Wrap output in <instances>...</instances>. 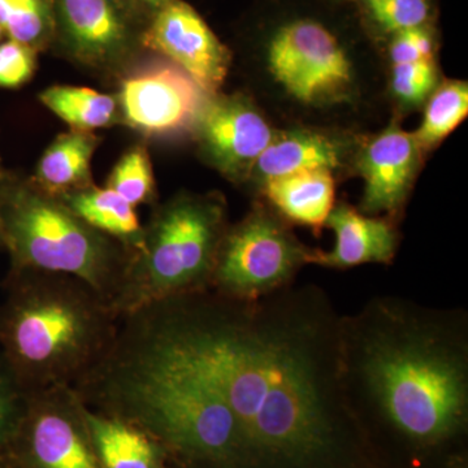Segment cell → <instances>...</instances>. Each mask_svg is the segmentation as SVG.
Returning <instances> with one entry per match:
<instances>
[{
  "label": "cell",
  "instance_id": "7402d4cb",
  "mask_svg": "<svg viewBox=\"0 0 468 468\" xmlns=\"http://www.w3.org/2000/svg\"><path fill=\"white\" fill-rule=\"evenodd\" d=\"M0 27L5 38L37 54L50 51L54 36L51 0H0Z\"/></svg>",
  "mask_w": 468,
  "mask_h": 468
},
{
  "label": "cell",
  "instance_id": "83f0119b",
  "mask_svg": "<svg viewBox=\"0 0 468 468\" xmlns=\"http://www.w3.org/2000/svg\"><path fill=\"white\" fill-rule=\"evenodd\" d=\"M26 399V390L0 354V458L16 427Z\"/></svg>",
  "mask_w": 468,
  "mask_h": 468
},
{
  "label": "cell",
  "instance_id": "44dd1931",
  "mask_svg": "<svg viewBox=\"0 0 468 468\" xmlns=\"http://www.w3.org/2000/svg\"><path fill=\"white\" fill-rule=\"evenodd\" d=\"M38 98L46 109L73 131L95 132L122 125L116 94L79 86L54 85L39 92Z\"/></svg>",
  "mask_w": 468,
  "mask_h": 468
},
{
  "label": "cell",
  "instance_id": "4316f807",
  "mask_svg": "<svg viewBox=\"0 0 468 468\" xmlns=\"http://www.w3.org/2000/svg\"><path fill=\"white\" fill-rule=\"evenodd\" d=\"M38 54L12 39L0 42V88L18 89L36 75Z\"/></svg>",
  "mask_w": 468,
  "mask_h": 468
},
{
  "label": "cell",
  "instance_id": "ffe728a7",
  "mask_svg": "<svg viewBox=\"0 0 468 468\" xmlns=\"http://www.w3.org/2000/svg\"><path fill=\"white\" fill-rule=\"evenodd\" d=\"M58 199L89 226L132 250L138 251L143 246L144 226L135 207L112 190L92 185Z\"/></svg>",
  "mask_w": 468,
  "mask_h": 468
},
{
  "label": "cell",
  "instance_id": "9a60e30c",
  "mask_svg": "<svg viewBox=\"0 0 468 468\" xmlns=\"http://www.w3.org/2000/svg\"><path fill=\"white\" fill-rule=\"evenodd\" d=\"M325 227L335 233L332 250H311L309 264L349 270L363 264L389 266L396 258L399 234L389 218L363 214L346 203L335 205Z\"/></svg>",
  "mask_w": 468,
  "mask_h": 468
},
{
  "label": "cell",
  "instance_id": "d4e9b609",
  "mask_svg": "<svg viewBox=\"0 0 468 468\" xmlns=\"http://www.w3.org/2000/svg\"><path fill=\"white\" fill-rule=\"evenodd\" d=\"M365 7L374 26L392 36L426 27L431 18L430 0H368Z\"/></svg>",
  "mask_w": 468,
  "mask_h": 468
},
{
  "label": "cell",
  "instance_id": "5b68a950",
  "mask_svg": "<svg viewBox=\"0 0 468 468\" xmlns=\"http://www.w3.org/2000/svg\"><path fill=\"white\" fill-rule=\"evenodd\" d=\"M0 233L11 271H43L82 280L112 304L135 254L41 192L27 176H0Z\"/></svg>",
  "mask_w": 468,
  "mask_h": 468
},
{
  "label": "cell",
  "instance_id": "e0dca14e",
  "mask_svg": "<svg viewBox=\"0 0 468 468\" xmlns=\"http://www.w3.org/2000/svg\"><path fill=\"white\" fill-rule=\"evenodd\" d=\"M271 207L286 223L310 228L319 234L335 206L334 172L307 169L270 178L261 185Z\"/></svg>",
  "mask_w": 468,
  "mask_h": 468
},
{
  "label": "cell",
  "instance_id": "8fae6325",
  "mask_svg": "<svg viewBox=\"0 0 468 468\" xmlns=\"http://www.w3.org/2000/svg\"><path fill=\"white\" fill-rule=\"evenodd\" d=\"M122 125L144 138H169L193 132L208 95L167 58H144L119 81Z\"/></svg>",
  "mask_w": 468,
  "mask_h": 468
},
{
  "label": "cell",
  "instance_id": "ac0fdd59",
  "mask_svg": "<svg viewBox=\"0 0 468 468\" xmlns=\"http://www.w3.org/2000/svg\"><path fill=\"white\" fill-rule=\"evenodd\" d=\"M101 143L94 132L69 129L58 134L42 154L29 180L55 198L92 186L91 160Z\"/></svg>",
  "mask_w": 468,
  "mask_h": 468
},
{
  "label": "cell",
  "instance_id": "7a4b0ae2",
  "mask_svg": "<svg viewBox=\"0 0 468 468\" xmlns=\"http://www.w3.org/2000/svg\"><path fill=\"white\" fill-rule=\"evenodd\" d=\"M345 399L388 468H468V314L396 295L340 318Z\"/></svg>",
  "mask_w": 468,
  "mask_h": 468
},
{
  "label": "cell",
  "instance_id": "8992f818",
  "mask_svg": "<svg viewBox=\"0 0 468 468\" xmlns=\"http://www.w3.org/2000/svg\"><path fill=\"white\" fill-rule=\"evenodd\" d=\"M228 227L226 199L218 193L181 192L154 206L111 309L122 318L154 302L209 291Z\"/></svg>",
  "mask_w": 468,
  "mask_h": 468
},
{
  "label": "cell",
  "instance_id": "30bf717a",
  "mask_svg": "<svg viewBox=\"0 0 468 468\" xmlns=\"http://www.w3.org/2000/svg\"><path fill=\"white\" fill-rule=\"evenodd\" d=\"M268 66L276 81L304 104L338 103L353 92L346 52L316 21L303 18L280 27L268 45Z\"/></svg>",
  "mask_w": 468,
  "mask_h": 468
},
{
  "label": "cell",
  "instance_id": "1f68e13d",
  "mask_svg": "<svg viewBox=\"0 0 468 468\" xmlns=\"http://www.w3.org/2000/svg\"><path fill=\"white\" fill-rule=\"evenodd\" d=\"M5 38V30L2 29V27H0V42L3 41V39Z\"/></svg>",
  "mask_w": 468,
  "mask_h": 468
},
{
  "label": "cell",
  "instance_id": "5bb4252c",
  "mask_svg": "<svg viewBox=\"0 0 468 468\" xmlns=\"http://www.w3.org/2000/svg\"><path fill=\"white\" fill-rule=\"evenodd\" d=\"M421 150L414 134L392 122L362 151L356 167L363 181L362 205L366 215L397 218L401 214L419 167Z\"/></svg>",
  "mask_w": 468,
  "mask_h": 468
},
{
  "label": "cell",
  "instance_id": "2e32d148",
  "mask_svg": "<svg viewBox=\"0 0 468 468\" xmlns=\"http://www.w3.org/2000/svg\"><path fill=\"white\" fill-rule=\"evenodd\" d=\"M349 149V144L343 138L318 131L297 129L275 133L255 163L250 180L261 185L270 178L307 169L334 172L344 165Z\"/></svg>",
  "mask_w": 468,
  "mask_h": 468
},
{
  "label": "cell",
  "instance_id": "4fadbf2b",
  "mask_svg": "<svg viewBox=\"0 0 468 468\" xmlns=\"http://www.w3.org/2000/svg\"><path fill=\"white\" fill-rule=\"evenodd\" d=\"M144 48L181 68L208 97L220 92L232 63L229 48L184 0H174L151 18Z\"/></svg>",
  "mask_w": 468,
  "mask_h": 468
},
{
  "label": "cell",
  "instance_id": "277c9868",
  "mask_svg": "<svg viewBox=\"0 0 468 468\" xmlns=\"http://www.w3.org/2000/svg\"><path fill=\"white\" fill-rule=\"evenodd\" d=\"M120 318L77 277L11 271L0 303V354L26 393L73 387L115 341Z\"/></svg>",
  "mask_w": 468,
  "mask_h": 468
},
{
  "label": "cell",
  "instance_id": "9c48e42d",
  "mask_svg": "<svg viewBox=\"0 0 468 468\" xmlns=\"http://www.w3.org/2000/svg\"><path fill=\"white\" fill-rule=\"evenodd\" d=\"M8 449L21 468H101L85 403L68 385L27 393Z\"/></svg>",
  "mask_w": 468,
  "mask_h": 468
},
{
  "label": "cell",
  "instance_id": "3957f363",
  "mask_svg": "<svg viewBox=\"0 0 468 468\" xmlns=\"http://www.w3.org/2000/svg\"><path fill=\"white\" fill-rule=\"evenodd\" d=\"M72 388L89 409L143 428L187 468H241L227 403L131 320L120 319L109 353Z\"/></svg>",
  "mask_w": 468,
  "mask_h": 468
},
{
  "label": "cell",
  "instance_id": "836d02e7",
  "mask_svg": "<svg viewBox=\"0 0 468 468\" xmlns=\"http://www.w3.org/2000/svg\"><path fill=\"white\" fill-rule=\"evenodd\" d=\"M360 2L366 3L368 2V0H360Z\"/></svg>",
  "mask_w": 468,
  "mask_h": 468
},
{
  "label": "cell",
  "instance_id": "484cf974",
  "mask_svg": "<svg viewBox=\"0 0 468 468\" xmlns=\"http://www.w3.org/2000/svg\"><path fill=\"white\" fill-rule=\"evenodd\" d=\"M437 84L435 61L393 64L392 90L399 101L418 106L430 98Z\"/></svg>",
  "mask_w": 468,
  "mask_h": 468
},
{
  "label": "cell",
  "instance_id": "ba28073f",
  "mask_svg": "<svg viewBox=\"0 0 468 468\" xmlns=\"http://www.w3.org/2000/svg\"><path fill=\"white\" fill-rule=\"evenodd\" d=\"M51 5L50 51L101 81L119 84L149 54L144 48L149 20L132 0H51Z\"/></svg>",
  "mask_w": 468,
  "mask_h": 468
},
{
  "label": "cell",
  "instance_id": "4dcf8cb0",
  "mask_svg": "<svg viewBox=\"0 0 468 468\" xmlns=\"http://www.w3.org/2000/svg\"><path fill=\"white\" fill-rule=\"evenodd\" d=\"M7 171L5 167H3L2 158H0V176L5 174V172Z\"/></svg>",
  "mask_w": 468,
  "mask_h": 468
},
{
  "label": "cell",
  "instance_id": "d6a6232c",
  "mask_svg": "<svg viewBox=\"0 0 468 468\" xmlns=\"http://www.w3.org/2000/svg\"><path fill=\"white\" fill-rule=\"evenodd\" d=\"M0 250H3L2 233H0Z\"/></svg>",
  "mask_w": 468,
  "mask_h": 468
},
{
  "label": "cell",
  "instance_id": "603a6c76",
  "mask_svg": "<svg viewBox=\"0 0 468 468\" xmlns=\"http://www.w3.org/2000/svg\"><path fill=\"white\" fill-rule=\"evenodd\" d=\"M468 113V85L446 81L433 90L424 111L423 122L414 133L420 150H430L445 140Z\"/></svg>",
  "mask_w": 468,
  "mask_h": 468
},
{
  "label": "cell",
  "instance_id": "f1b7e54d",
  "mask_svg": "<svg viewBox=\"0 0 468 468\" xmlns=\"http://www.w3.org/2000/svg\"><path fill=\"white\" fill-rule=\"evenodd\" d=\"M389 55L393 64L435 61V38L430 26L393 34Z\"/></svg>",
  "mask_w": 468,
  "mask_h": 468
},
{
  "label": "cell",
  "instance_id": "d6986e66",
  "mask_svg": "<svg viewBox=\"0 0 468 468\" xmlns=\"http://www.w3.org/2000/svg\"><path fill=\"white\" fill-rule=\"evenodd\" d=\"M85 418L101 468H165L167 452L143 428L86 405Z\"/></svg>",
  "mask_w": 468,
  "mask_h": 468
},
{
  "label": "cell",
  "instance_id": "7c38bea8",
  "mask_svg": "<svg viewBox=\"0 0 468 468\" xmlns=\"http://www.w3.org/2000/svg\"><path fill=\"white\" fill-rule=\"evenodd\" d=\"M193 133L202 158L232 183L250 180L275 132L243 94L218 92L206 101Z\"/></svg>",
  "mask_w": 468,
  "mask_h": 468
},
{
  "label": "cell",
  "instance_id": "52a82bcc",
  "mask_svg": "<svg viewBox=\"0 0 468 468\" xmlns=\"http://www.w3.org/2000/svg\"><path fill=\"white\" fill-rule=\"evenodd\" d=\"M313 249L272 208L257 203L228 227L209 291L229 300L255 302L294 285Z\"/></svg>",
  "mask_w": 468,
  "mask_h": 468
},
{
  "label": "cell",
  "instance_id": "f546056e",
  "mask_svg": "<svg viewBox=\"0 0 468 468\" xmlns=\"http://www.w3.org/2000/svg\"><path fill=\"white\" fill-rule=\"evenodd\" d=\"M132 2H133L135 7L140 9L141 14L150 21L174 0H132Z\"/></svg>",
  "mask_w": 468,
  "mask_h": 468
},
{
  "label": "cell",
  "instance_id": "cb8c5ba5",
  "mask_svg": "<svg viewBox=\"0 0 468 468\" xmlns=\"http://www.w3.org/2000/svg\"><path fill=\"white\" fill-rule=\"evenodd\" d=\"M106 187L133 207L156 205L158 190L146 141L134 144L122 154L107 178Z\"/></svg>",
  "mask_w": 468,
  "mask_h": 468
},
{
  "label": "cell",
  "instance_id": "6da1fadb",
  "mask_svg": "<svg viewBox=\"0 0 468 468\" xmlns=\"http://www.w3.org/2000/svg\"><path fill=\"white\" fill-rule=\"evenodd\" d=\"M125 316L224 399L241 468H388L345 399L341 315L320 286L255 302L206 291Z\"/></svg>",
  "mask_w": 468,
  "mask_h": 468
}]
</instances>
